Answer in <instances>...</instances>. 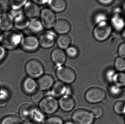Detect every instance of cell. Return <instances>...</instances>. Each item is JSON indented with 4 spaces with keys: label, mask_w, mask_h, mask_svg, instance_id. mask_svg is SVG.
<instances>
[{
    "label": "cell",
    "mask_w": 125,
    "mask_h": 124,
    "mask_svg": "<svg viewBox=\"0 0 125 124\" xmlns=\"http://www.w3.org/2000/svg\"><path fill=\"white\" fill-rule=\"evenodd\" d=\"M51 57L53 62L58 67L63 66L67 59L66 54L59 48H55L52 50Z\"/></svg>",
    "instance_id": "obj_14"
},
{
    "label": "cell",
    "mask_w": 125,
    "mask_h": 124,
    "mask_svg": "<svg viewBox=\"0 0 125 124\" xmlns=\"http://www.w3.org/2000/svg\"><path fill=\"white\" fill-rule=\"evenodd\" d=\"M56 76L60 81L65 84H71L75 81L76 74L75 71L68 66L58 67L56 71Z\"/></svg>",
    "instance_id": "obj_5"
},
{
    "label": "cell",
    "mask_w": 125,
    "mask_h": 124,
    "mask_svg": "<svg viewBox=\"0 0 125 124\" xmlns=\"http://www.w3.org/2000/svg\"><path fill=\"white\" fill-rule=\"evenodd\" d=\"M25 70L27 75L32 78H39L44 75V68L42 63L36 59H29L26 62Z\"/></svg>",
    "instance_id": "obj_4"
},
{
    "label": "cell",
    "mask_w": 125,
    "mask_h": 124,
    "mask_svg": "<svg viewBox=\"0 0 125 124\" xmlns=\"http://www.w3.org/2000/svg\"><path fill=\"white\" fill-rule=\"evenodd\" d=\"M24 14L29 18L36 20L40 16L41 11L39 5L32 1H27L24 7Z\"/></svg>",
    "instance_id": "obj_13"
},
{
    "label": "cell",
    "mask_w": 125,
    "mask_h": 124,
    "mask_svg": "<svg viewBox=\"0 0 125 124\" xmlns=\"http://www.w3.org/2000/svg\"><path fill=\"white\" fill-rule=\"evenodd\" d=\"M65 54L70 58H75L78 55L79 51L76 47L71 46L67 49Z\"/></svg>",
    "instance_id": "obj_34"
},
{
    "label": "cell",
    "mask_w": 125,
    "mask_h": 124,
    "mask_svg": "<svg viewBox=\"0 0 125 124\" xmlns=\"http://www.w3.org/2000/svg\"><path fill=\"white\" fill-rule=\"evenodd\" d=\"M106 96L105 91L98 87L90 88L85 94V99L91 104H96L103 102L105 100Z\"/></svg>",
    "instance_id": "obj_7"
},
{
    "label": "cell",
    "mask_w": 125,
    "mask_h": 124,
    "mask_svg": "<svg viewBox=\"0 0 125 124\" xmlns=\"http://www.w3.org/2000/svg\"><path fill=\"white\" fill-rule=\"evenodd\" d=\"M8 0H0V12H4L9 8V3Z\"/></svg>",
    "instance_id": "obj_40"
},
{
    "label": "cell",
    "mask_w": 125,
    "mask_h": 124,
    "mask_svg": "<svg viewBox=\"0 0 125 124\" xmlns=\"http://www.w3.org/2000/svg\"><path fill=\"white\" fill-rule=\"evenodd\" d=\"M121 37L125 41V28L121 33Z\"/></svg>",
    "instance_id": "obj_45"
},
{
    "label": "cell",
    "mask_w": 125,
    "mask_h": 124,
    "mask_svg": "<svg viewBox=\"0 0 125 124\" xmlns=\"http://www.w3.org/2000/svg\"><path fill=\"white\" fill-rule=\"evenodd\" d=\"M72 120L76 124H93L94 118L91 113L80 109L76 110L72 115Z\"/></svg>",
    "instance_id": "obj_8"
},
{
    "label": "cell",
    "mask_w": 125,
    "mask_h": 124,
    "mask_svg": "<svg viewBox=\"0 0 125 124\" xmlns=\"http://www.w3.org/2000/svg\"><path fill=\"white\" fill-rule=\"evenodd\" d=\"M71 38L68 34L61 35L57 39V43L59 49H67L70 46L71 43Z\"/></svg>",
    "instance_id": "obj_23"
},
{
    "label": "cell",
    "mask_w": 125,
    "mask_h": 124,
    "mask_svg": "<svg viewBox=\"0 0 125 124\" xmlns=\"http://www.w3.org/2000/svg\"><path fill=\"white\" fill-rule=\"evenodd\" d=\"M53 27L56 33L63 35L67 34L70 31L71 25L68 20L64 18H60L56 20Z\"/></svg>",
    "instance_id": "obj_17"
},
{
    "label": "cell",
    "mask_w": 125,
    "mask_h": 124,
    "mask_svg": "<svg viewBox=\"0 0 125 124\" xmlns=\"http://www.w3.org/2000/svg\"><path fill=\"white\" fill-rule=\"evenodd\" d=\"M44 94L43 92L41 90L36 91L32 95V99L35 102H40L44 98Z\"/></svg>",
    "instance_id": "obj_38"
},
{
    "label": "cell",
    "mask_w": 125,
    "mask_h": 124,
    "mask_svg": "<svg viewBox=\"0 0 125 124\" xmlns=\"http://www.w3.org/2000/svg\"><path fill=\"white\" fill-rule=\"evenodd\" d=\"M119 57L125 59V41L120 44L117 49Z\"/></svg>",
    "instance_id": "obj_39"
},
{
    "label": "cell",
    "mask_w": 125,
    "mask_h": 124,
    "mask_svg": "<svg viewBox=\"0 0 125 124\" xmlns=\"http://www.w3.org/2000/svg\"><path fill=\"white\" fill-rule=\"evenodd\" d=\"M113 30L109 21L103 22L95 27L93 31V36L97 41L103 42L109 38Z\"/></svg>",
    "instance_id": "obj_3"
},
{
    "label": "cell",
    "mask_w": 125,
    "mask_h": 124,
    "mask_svg": "<svg viewBox=\"0 0 125 124\" xmlns=\"http://www.w3.org/2000/svg\"><path fill=\"white\" fill-rule=\"evenodd\" d=\"M22 40L21 33L16 31H4L0 35L1 46L8 50H14L17 48L21 44Z\"/></svg>",
    "instance_id": "obj_1"
},
{
    "label": "cell",
    "mask_w": 125,
    "mask_h": 124,
    "mask_svg": "<svg viewBox=\"0 0 125 124\" xmlns=\"http://www.w3.org/2000/svg\"><path fill=\"white\" fill-rule=\"evenodd\" d=\"M91 113L94 118H100L103 115L104 110L101 106H95L92 108Z\"/></svg>",
    "instance_id": "obj_32"
},
{
    "label": "cell",
    "mask_w": 125,
    "mask_h": 124,
    "mask_svg": "<svg viewBox=\"0 0 125 124\" xmlns=\"http://www.w3.org/2000/svg\"><path fill=\"white\" fill-rule=\"evenodd\" d=\"M21 46L23 50L28 52H33L39 47V40L36 36H28L23 39Z\"/></svg>",
    "instance_id": "obj_12"
},
{
    "label": "cell",
    "mask_w": 125,
    "mask_h": 124,
    "mask_svg": "<svg viewBox=\"0 0 125 124\" xmlns=\"http://www.w3.org/2000/svg\"><path fill=\"white\" fill-rule=\"evenodd\" d=\"M40 16L44 27L49 29L53 27L56 21V17L53 11L49 8H44L41 11Z\"/></svg>",
    "instance_id": "obj_9"
},
{
    "label": "cell",
    "mask_w": 125,
    "mask_h": 124,
    "mask_svg": "<svg viewBox=\"0 0 125 124\" xmlns=\"http://www.w3.org/2000/svg\"><path fill=\"white\" fill-rule=\"evenodd\" d=\"M27 0H10L9 1L10 7L12 10H20L27 3Z\"/></svg>",
    "instance_id": "obj_29"
},
{
    "label": "cell",
    "mask_w": 125,
    "mask_h": 124,
    "mask_svg": "<svg viewBox=\"0 0 125 124\" xmlns=\"http://www.w3.org/2000/svg\"><path fill=\"white\" fill-rule=\"evenodd\" d=\"M21 119L20 117L15 115H9L3 118L1 124H21Z\"/></svg>",
    "instance_id": "obj_26"
},
{
    "label": "cell",
    "mask_w": 125,
    "mask_h": 124,
    "mask_svg": "<svg viewBox=\"0 0 125 124\" xmlns=\"http://www.w3.org/2000/svg\"><path fill=\"white\" fill-rule=\"evenodd\" d=\"M112 83L114 84L120 88L125 87V73L118 72L114 76Z\"/></svg>",
    "instance_id": "obj_24"
},
{
    "label": "cell",
    "mask_w": 125,
    "mask_h": 124,
    "mask_svg": "<svg viewBox=\"0 0 125 124\" xmlns=\"http://www.w3.org/2000/svg\"><path fill=\"white\" fill-rule=\"evenodd\" d=\"M108 17L105 12H97L95 15L94 21L96 25L100 24L103 22L108 21Z\"/></svg>",
    "instance_id": "obj_30"
},
{
    "label": "cell",
    "mask_w": 125,
    "mask_h": 124,
    "mask_svg": "<svg viewBox=\"0 0 125 124\" xmlns=\"http://www.w3.org/2000/svg\"><path fill=\"white\" fill-rule=\"evenodd\" d=\"M109 92L110 94L113 97H119L121 95L122 93V88L113 84L109 87Z\"/></svg>",
    "instance_id": "obj_33"
},
{
    "label": "cell",
    "mask_w": 125,
    "mask_h": 124,
    "mask_svg": "<svg viewBox=\"0 0 125 124\" xmlns=\"http://www.w3.org/2000/svg\"><path fill=\"white\" fill-rule=\"evenodd\" d=\"M35 108L28 103L22 105L19 109V114L21 119L25 121H31L33 119Z\"/></svg>",
    "instance_id": "obj_19"
},
{
    "label": "cell",
    "mask_w": 125,
    "mask_h": 124,
    "mask_svg": "<svg viewBox=\"0 0 125 124\" xmlns=\"http://www.w3.org/2000/svg\"><path fill=\"white\" fill-rule=\"evenodd\" d=\"M35 3L37 4V5H43L46 4L48 3V0H35L33 1Z\"/></svg>",
    "instance_id": "obj_43"
},
{
    "label": "cell",
    "mask_w": 125,
    "mask_h": 124,
    "mask_svg": "<svg viewBox=\"0 0 125 124\" xmlns=\"http://www.w3.org/2000/svg\"><path fill=\"white\" fill-rule=\"evenodd\" d=\"M22 124H37L36 123L33 122L31 121H25Z\"/></svg>",
    "instance_id": "obj_44"
},
{
    "label": "cell",
    "mask_w": 125,
    "mask_h": 124,
    "mask_svg": "<svg viewBox=\"0 0 125 124\" xmlns=\"http://www.w3.org/2000/svg\"><path fill=\"white\" fill-rule=\"evenodd\" d=\"M114 112L119 115L125 114V102L119 100L115 103L114 106Z\"/></svg>",
    "instance_id": "obj_28"
},
{
    "label": "cell",
    "mask_w": 125,
    "mask_h": 124,
    "mask_svg": "<svg viewBox=\"0 0 125 124\" xmlns=\"http://www.w3.org/2000/svg\"><path fill=\"white\" fill-rule=\"evenodd\" d=\"M37 84L34 79L27 77L24 80L22 88L25 93L28 95H33L36 91Z\"/></svg>",
    "instance_id": "obj_21"
},
{
    "label": "cell",
    "mask_w": 125,
    "mask_h": 124,
    "mask_svg": "<svg viewBox=\"0 0 125 124\" xmlns=\"http://www.w3.org/2000/svg\"><path fill=\"white\" fill-rule=\"evenodd\" d=\"M42 124H64V123L61 117L53 116L45 119L42 122Z\"/></svg>",
    "instance_id": "obj_31"
},
{
    "label": "cell",
    "mask_w": 125,
    "mask_h": 124,
    "mask_svg": "<svg viewBox=\"0 0 125 124\" xmlns=\"http://www.w3.org/2000/svg\"><path fill=\"white\" fill-rule=\"evenodd\" d=\"M48 3L51 9L56 12L64 11L67 7V2L64 0L48 1Z\"/></svg>",
    "instance_id": "obj_22"
},
{
    "label": "cell",
    "mask_w": 125,
    "mask_h": 124,
    "mask_svg": "<svg viewBox=\"0 0 125 124\" xmlns=\"http://www.w3.org/2000/svg\"><path fill=\"white\" fill-rule=\"evenodd\" d=\"M40 45L44 49L52 47L56 41V36L55 33L50 31L42 33L39 39Z\"/></svg>",
    "instance_id": "obj_11"
},
{
    "label": "cell",
    "mask_w": 125,
    "mask_h": 124,
    "mask_svg": "<svg viewBox=\"0 0 125 124\" xmlns=\"http://www.w3.org/2000/svg\"><path fill=\"white\" fill-rule=\"evenodd\" d=\"M64 124H75V123L73 122L72 121H67V122H65Z\"/></svg>",
    "instance_id": "obj_46"
},
{
    "label": "cell",
    "mask_w": 125,
    "mask_h": 124,
    "mask_svg": "<svg viewBox=\"0 0 125 124\" xmlns=\"http://www.w3.org/2000/svg\"><path fill=\"white\" fill-rule=\"evenodd\" d=\"M49 96L55 98L62 97L65 95H70L71 90L70 87L60 81L54 83L50 91Z\"/></svg>",
    "instance_id": "obj_10"
},
{
    "label": "cell",
    "mask_w": 125,
    "mask_h": 124,
    "mask_svg": "<svg viewBox=\"0 0 125 124\" xmlns=\"http://www.w3.org/2000/svg\"><path fill=\"white\" fill-rule=\"evenodd\" d=\"M54 83V80L52 76L49 74H45L39 78L38 86L40 90L47 91L52 88Z\"/></svg>",
    "instance_id": "obj_18"
},
{
    "label": "cell",
    "mask_w": 125,
    "mask_h": 124,
    "mask_svg": "<svg viewBox=\"0 0 125 124\" xmlns=\"http://www.w3.org/2000/svg\"><path fill=\"white\" fill-rule=\"evenodd\" d=\"M9 98L8 93L5 90L0 91V106H4L6 104Z\"/></svg>",
    "instance_id": "obj_37"
},
{
    "label": "cell",
    "mask_w": 125,
    "mask_h": 124,
    "mask_svg": "<svg viewBox=\"0 0 125 124\" xmlns=\"http://www.w3.org/2000/svg\"><path fill=\"white\" fill-rule=\"evenodd\" d=\"M97 1L101 5L106 7L111 6L115 2V1L113 0H98Z\"/></svg>",
    "instance_id": "obj_41"
},
{
    "label": "cell",
    "mask_w": 125,
    "mask_h": 124,
    "mask_svg": "<svg viewBox=\"0 0 125 124\" xmlns=\"http://www.w3.org/2000/svg\"><path fill=\"white\" fill-rule=\"evenodd\" d=\"M114 69L118 72L125 71V59L118 57L115 59L114 63Z\"/></svg>",
    "instance_id": "obj_27"
},
{
    "label": "cell",
    "mask_w": 125,
    "mask_h": 124,
    "mask_svg": "<svg viewBox=\"0 0 125 124\" xmlns=\"http://www.w3.org/2000/svg\"><path fill=\"white\" fill-rule=\"evenodd\" d=\"M28 28L32 33H40L44 29V27L41 21L37 20H33L31 21Z\"/></svg>",
    "instance_id": "obj_25"
},
{
    "label": "cell",
    "mask_w": 125,
    "mask_h": 124,
    "mask_svg": "<svg viewBox=\"0 0 125 124\" xmlns=\"http://www.w3.org/2000/svg\"><path fill=\"white\" fill-rule=\"evenodd\" d=\"M0 87H1V85H0Z\"/></svg>",
    "instance_id": "obj_47"
},
{
    "label": "cell",
    "mask_w": 125,
    "mask_h": 124,
    "mask_svg": "<svg viewBox=\"0 0 125 124\" xmlns=\"http://www.w3.org/2000/svg\"><path fill=\"white\" fill-rule=\"evenodd\" d=\"M14 25V18L10 13L4 12L0 14V29L4 31L11 30Z\"/></svg>",
    "instance_id": "obj_16"
},
{
    "label": "cell",
    "mask_w": 125,
    "mask_h": 124,
    "mask_svg": "<svg viewBox=\"0 0 125 124\" xmlns=\"http://www.w3.org/2000/svg\"><path fill=\"white\" fill-rule=\"evenodd\" d=\"M59 107L58 102L55 98L48 96L44 98L39 102V110L44 114L51 115L55 113Z\"/></svg>",
    "instance_id": "obj_6"
},
{
    "label": "cell",
    "mask_w": 125,
    "mask_h": 124,
    "mask_svg": "<svg viewBox=\"0 0 125 124\" xmlns=\"http://www.w3.org/2000/svg\"><path fill=\"white\" fill-rule=\"evenodd\" d=\"M45 119L44 114L39 110L35 109L33 118V119L35 122V123L43 122Z\"/></svg>",
    "instance_id": "obj_35"
},
{
    "label": "cell",
    "mask_w": 125,
    "mask_h": 124,
    "mask_svg": "<svg viewBox=\"0 0 125 124\" xmlns=\"http://www.w3.org/2000/svg\"><path fill=\"white\" fill-rule=\"evenodd\" d=\"M109 22L113 30L121 33L125 28V15L122 9L116 7L113 9Z\"/></svg>",
    "instance_id": "obj_2"
},
{
    "label": "cell",
    "mask_w": 125,
    "mask_h": 124,
    "mask_svg": "<svg viewBox=\"0 0 125 124\" xmlns=\"http://www.w3.org/2000/svg\"><path fill=\"white\" fill-rule=\"evenodd\" d=\"M6 54V53L5 49L1 45H0V62L5 58Z\"/></svg>",
    "instance_id": "obj_42"
},
{
    "label": "cell",
    "mask_w": 125,
    "mask_h": 124,
    "mask_svg": "<svg viewBox=\"0 0 125 124\" xmlns=\"http://www.w3.org/2000/svg\"><path fill=\"white\" fill-rule=\"evenodd\" d=\"M59 106L62 111L69 112L73 110L75 106V101L70 95H65L60 98Z\"/></svg>",
    "instance_id": "obj_15"
},
{
    "label": "cell",
    "mask_w": 125,
    "mask_h": 124,
    "mask_svg": "<svg viewBox=\"0 0 125 124\" xmlns=\"http://www.w3.org/2000/svg\"><path fill=\"white\" fill-rule=\"evenodd\" d=\"M116 73V70L114 68H109L106 70L104 74L105 78L106 81L109 83H112L113 78Z\"/></svg>",
    "instance_id": "obj_36"
},
{
    "label": "cell",
    "mask_w": 125,
    "mask_h": 124,
    "mask_svg": "<svg viewBox=\"0 0 125 124\" xmlns=\"http://www.w3.org/2000/svg\"><path fill=\"white\" fill-rule=\"evenodd\" d=\"M14 18V25L18 30H23L28 27L30 21L24 13L21 12Z\"/></svg>",
    "instance_id": "obj_20"
}]
</instances>
